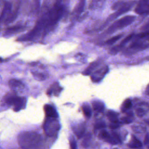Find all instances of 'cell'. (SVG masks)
<instances>
[{"instance_id":"1","label":"cell","mask_w":149,"mask_h":149,"mask_svg":"<svg viewBox=\"0 0 149 149\" xmlns=\"http://www.w3.org/2000/svg\"><path fill=\"white\" fill-rule=\"evenodd\" d=\"M41 136L32 132H23L17 137L18 143L23 149H37L42 144Z\"/></svg>"},{"instance_id":"2","label":"cell","mask_w":149,"mask_h":149,"mask_svg":"<svg viewBox=\"0 0 149 149\" xmlns=\"http://www.w3.org/2000/svg\"><path fill=\"white\" fill-rule=\"evenodd\" d=\"M3 102L7 105L12 106L15 112L24 109L26 105V98L17 95L15 91L8 93L3 98Z\"/></svg>"},{"instance_id":"3","label":"cell","mask_w":149,"mask_h":149,"mask_svg":"<svg viewBox=\"0 0 149 149\" xmlns=\"http://www.w3.org/2000/svg\"><path fill=\"white\" fill-rule=\"evenodd\" d=\"M58 118L46 117L43 125V129L45 134L49 136H55L60 129V125Z\"/></svg>"},{"instance_id":"4","label":"cell","mask_w":149,"mask_h":149,"mask_svg":"<svg viewBox=\"0 0 149 149\" xmlns=\"http://www.w3.org/2000/svg\"><path fill=\"white\" fill-rule=\"evenodd\" d=\"M135 19L134 16H126L115 22L111 26L107 29V33H112L115 30L125 27L130 24Z\"/></svg>"},{"instance_id":"5","label":"cell","mask_w":149,"mask_h":149,"mask_svg":"<svg viewBox=\"0 0 149 149\" xmlns=\"http://www.w3.org/2000/svg\"><path fill=\"white\" fill-rule=\"evenodd\" d=\"M134 3H135L134 1H130V2H122L119 6L118 7V8L116 10V12L114 13L113 15H112L111 16H110L108 21L109 22L110 20L117 17L118 16L127 12L130 9H131V8L134 5Z\"/></svg>"},{"instance_id":"6","label":"cell","mask_w":149,"mask_h":149,"mask_svg":"<svg viewBox=\"0 0 149 149\" xmlns=\"http://www.w3.org/2000/svg\"><path fill=\"white\" fill-rule=\"evenodd\" d=\"M108 72V67L103 66L102 68L95 70L91 75V79L93 82L100 81Z\"/></svg>"},{"instance_id":"7","label":"cell","mask_w":149,"mask_h":149,"mask_svg":"<svg viewBox=\"0 0 149 149\" xmlns=\"http://www.w3.org/2000/svg\"><path fill=\"white\" fill-rule=\"evenodd\" d=\"M136 12L139 15H146L149 11L148 0H140L135 9Z\"/></svg>"},{"instance_id":"8","label":"cell","mask_w":149,"mask_h":149,"mask_svg":"<svg viewBox=\"0 0 149 149\" xmlns=\"http://www.w3.org/2000/svg\"><path fill=\"white\" fill-rule=\"evenodd\" d=\"M86 123H81L77 125L73 126L72 129L73 133L78 139H80L84 136L86 131Z\"/></svg>"},{"instance_id":"9","label":"cell","mask_w":149,"mask_h":149,"mask_svg":"<svg viewBox=\"0 0 149 149\" xmlns=\"http://www.w3.org/2000/svg\"><path fill=\"white\" fill-rule=\"evenodd\" d=\"M25 29H26V27L24 25H22V24L15 25L13 26H11L7 28L5 30V35L14 34L23 31Z\"/></svg>"},{"instance_id":"10","label":"cell","mask_w":149,"mask_h":149,"mask_svg":"<svg viewBox=\"0 0 149 149\" xmlns=\"http://www.w3.org/2000/svg\"><path fill=\"white\" fill-rule=\"evenodd\" d=\"M44 109L46 117L58 118V114L56 111V109L52 105L49 104L45 105L44 107Z\"/></svg>"},{"instance_id":"11","label":"cell","mask_w":149,"mask_h":149,"mask_svg":"<svg viewBox=\"0 0 149 149\" xmlns=\"http://www.w3.org/2000/svg\"><path fill=\"white\" fill-rule=\"evenodd\" d=\"M108 143L115 145L121 143V139L120 136L116 132H112L111 134H109L107 140Z\"/></svg>"},{"instance_id":"12","label":"cell","mask_w":149,"mask_h":149,"mask_svg":"<svg viewBox=\"0 0 149 149\" xmlns=\"http://www.w3.org/2000/svg\"><path fill=\"white\" fill-rule=\"evenodd\" d=\"M8 84H9V87L11 88H12L13 90L20 88L23 87V84L20 80H17L15 79H10L8 82Z\"/></svg>"},{"instance_id":"13","label":"cell","mask_w":149,"mask_h":149,"mask_svg":"<svg viewBox=\"0 0 149 149\" xmlns=\"http://www.w3.org/2000/svg\"><path fill=\"white\" fill-rule=\"evenodd\" d=\"M100 64H101V61L100 60H98V61H97L95 62H94L91 63L87 67V68L83 72V74H84V75H88V74H90L91 73H92L93 70L94 69H95L96 67L98 66Z\"/></svg>"},{"instance_id":"14","label":"cell","mask_w":149,"mask_h":149,"mask_svg":"<svg viewBox=\"0 0 149 149\" xmlns=\"http://www.w3.org/2000/svg\"><path fill=\"white\" fill-rule=\"evenodd\" d=\"M92 106H93L94 110L98 112H103L104 110V108H105L104 103L98 100L94 101L92 103Z\"/></svg>"},{"instance_id":"15","label":"cell","mask_w":149,"mask_h":149,"mask_svg":"<svg viewBox=\"0 0 149 149\" xmlns=\"http://www.w3.org/2000/svg\"><path fill=\"white\" fill-rule=\"evenodd\" d=\"M128 146L130 148H138L142 146L141 141L136 138L134 136H133L130 143L128 144Z\"/></svg>"},{"instance_id":"16","label":"cell","mask_w":149,"mask_h":149,"mask_svg":"<svg viewBox=\"0 0 149 149\" xmlns=\"http://www.w3.org/2000/svg\"><path fill=\"white\" fill-rule=\"evenodd\" d=\"M61 90V87L59 86L58 83H55L47 91V94L48 95H51L52 94H54V95H58L59 94Z\"/></svg>"},{"instance_id":"17","label":"cell","mask_w":149,"mask_h":149,"mask_svg":"<svg viewBox=\"0 0 149 149\" xmlns=\"http://www.w3.org/2000/svg\"><path fill=\"white\" fill-rule=\"evenodd\" d=\"M105 0H91L89 5V9L94 10L100 8L102 6Z\"/></svg>"},{"instance_id":"18","label":"cell","mask_w":149,"mask_h":149,"mask_svg":"<svg viewBox=\"0 0 149 149\" xmlns=\"http://www.w3.org/2000/svg\"><path fill=\"white\" fill-rule=\"evenodd\" d=\"M85 5V0H79L74 10V16H79L83 10Z\"/></svg>"},{"instance_id":"19","label":"cell","mask_w":149,"mask_h":149,"mask_svg":"<svg viewBox=\"0 0 149 149\" xmlns=\"http://www.w3.org/2000/svg\"><path fill=\"white\" fill-rule=\"evenodd\" d=\"M84 136L83 140L81 142V146L84 148H87L90 146L91 139V134L90 133H87Z\"/></svg>"},{"instance_id":"20","label":"cell","mask_w":149,"mask_h":149,"mask_svg":"<svg viewBox=\"0 0 149 149\" xmlns=\"http://www.w3.org/2000/svg\"><path fill=\"white\" fill-rule=\"evenodd\" d=\"M118 114L113 111L109 110L107 113V116L108 119L111 121V122H114L118 121Z\"/></svg>"},{"instance_id":"21","label":"cell","mask_w":149,"mask_h":149,"mask_svg":"<svg viewBox=\"0 0 149 149\" xmlns=\"http://www.w3.org/2000/svg\"><path fill=\"white\" fill-rule=\"evenodd\" d=\"M81 109H82L84 115L86 116V117L90 118L91 116V115H92L91 109L88 104L83 105Z\"/></svg>"},{"instance_id":"22","label":"cell","mask_w":149,"mask_h":149,"mask_svg":"<svg viewBox=\"0 0 149 149\" xmlns=\"http://www.w3.org/2000/svg\"><path fill=\"white\" fill-rule=\"evenodd\" d=\"M132 107V101L130 99H126V100L124 101L123 103L122 104V107H121V110L123 112H126L130 108Z\"/></svg>"},{"instance_id":"23","label":"cell","mask_w":149,"mask_h":149,"mask_svg":"<svg viewBox=\"0 0 149 149\" xmlns=\"http://www.w3.org/2000/svg\"><path fill=\"white\" fill-rule=\"evenodd\" d=\"M122 36L121 34L113 36V37L110 38L109 39H108V40H107V41L105 42V44H107V45H111V44H114L115 42H116L118 40H119V39L122 37Z\"/></svg>"},{"instance_id":"24","label":"cell","mask_w":149,"mask_h":149,"mask_svg":"<svg viewBox=\"0 0 149 149\" xmlns=\"http://www.w3.org/2000/svg\"><path fill=\"white\" fill-rule=\"evenodd\" d=\"M32 74L33 76L38 80H44L46 79V76L43 73H39L37 72H32Z\"/></svg>"},{"instance_id":"25","label":"cell","mask_w":149,"mask_h":149,"mask_svg":"<svg viewBox=\"0 0 149 149\" xmlns=\"http://www.w3.org/2000/svg\"><path fill=\"white\" fill-rule=\"evenodd\" d=\"M132 112H130V113H127V116H124L123 118H122V122L123 123H126V124H129L130 123H131L132 122V118H133V114L130 115V113Z\"/></svg>"},{"instance_id":"26","label":"cell","mask_w":149,"mask_h":149,"mask_svg":"<svg viewBox=\"0 0 149 149\" xmlns=\"http://www.w3.org/2000/svg\"><path fill=\"white\" fill-rule=\"evenodd\" d=\"M106 127V124L103 120L97 121L94 125L95 129H102Z\"/></svg>"},{"instance_id":"27","label":"cell","mask_w":149,"mask_h":149,"mask_svg":"<svg viewBox=\"0 0 149 149\" xmlns=\"http://www.w3.org/2000/svg\"><path fill=\"white\" fill-rule=\"evenodd\" d=\"M133 129L134 130V132L137 133H142L144 131H145V128H144L141 125H134V126L133 127Z\"/></svg>"},{"instance_id":"28","label":"cell","mask_w":149,"mask_h":149,"mask_svg":"<svg viewBox=\"0 0 149 149\" xmlns=\"http://www.w3.org/2000/svg\"><path fill=\"white\" fill-rule=\"evenodd\" d=\"M41 0H33V8L36 12H38L40 8Z\"/></svg>"},{"instance_id":"29","label":"cell","mask_w":149,"mask_h":149,"mask_svg":"<svg viewBox=\"0 0 149 149\" xmlns=\"http://www.w3.org/2000/svg\"><path fill=\"white\" fill-rule=\"evenodd\" d=\"M70 143V149H77V144L76 141L73 136H71L69 140Z\"/></svg>"},{"instance_id":"30","label":"cell","mask_w":149,"mask_h":149,"mask_svg":"<svg viewBox=\"0 0 149 149\" xmlns=\"http://www.w3.org/2000/svg\"><path fill=\"white\" fill-rule=\"evenodd\" d=\"M108 135H109V134H108V133L107 131H105V130H101V131L100 132L99 134H98V136H99V137H100V139H101L107 140V139Z\"/></svg>"},{"instance_id":"31","label":"cell","mask_w":149,"mask_h":149,"mask_svg":"<svg viewBox=\"0 0 149 149\" xmlns=\"http://www.w3.org/2000/svg\"><path fill=\"white\" fill-rule=\"evenodd\" d=\"M136 113L139 117H142L146 114V111L143 108L139 107L136 109Z\"/></svg>"},{"instance_id":"32","label":"cell","mask_w":149,"mask_h":149,"mask_svg":"<svg viewBox=\"0 0 149 149\" xmlns=\"http://www.w3.org/2000/svg\"><path fill=\"white\" fill-rule=\"evenodd\" d=\"M120 123L118 121L114 122H111L109 124V128L112 130H115L116 129L119 127Z\"/></svg>"},{"instance_id":"33","label":"cell","mask_w":149,"mask_h":149,"mask_svg":"<svg viewBox=\"0 0 149 149\" xmlns=\"http://www.w3.org/2000/svg\"><path fill=\"white\" fill-rule=\"evenodd\" d=\"M148 140H149L148 134V133H147V134L146 135V137H145V138H144V141L145 145L148 146V141H149Z\"/></svg>"},{"instance_id":"34","label":"cell","mask_w":149,"mask_h":149,"mask_svg":"<svg viewBox=\"0 0 149 149\" xmlns=\"http://www.w3.org/2000/svg\"><path fill=\"white\" fill-rule=\"evenodd\" d=\"M68 1H69V0H62V3H63V2H66V3H67V2H68Z\"/></svg>"},{"instance_id":"35","label":"cell","mask_w":149,"mask_h":149,"mask_svg":"<svg viewBox=\"0 0 149 149\" xmlns=\"http://www.w3.org/2000/svg\"><path fill=\"white\" fill-rule=\"evenodd\" d=\"M1 61H2V59L0 58V62H1Z\"/></svg>"},{"instance_id":"36","label":"cell","mask_w":149,"mask_h":149,"mask_svg":"<svg viewBox=\"0 0 149 149\" xmlns=\"http://www.w3.org/2000/svg\"><path fill=\"white\" fill-rule=\"evenodd\" d=\"M0 79H1V77H0Z\"/></svg>"}]
</instances>
